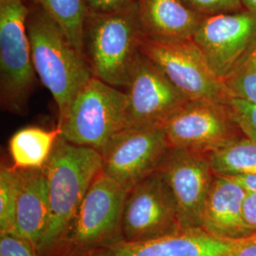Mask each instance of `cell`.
Returning <instances> with one entry per match:
<instances>
[{"label":"cell","mask_w":256,"mask_h":256,"mask_svg":"<svg viewBox=\"0 0 256 256\" xmlns=\"http://www.w3.org/2000/svg\"><path fill=\"white\" fill-rule=\"evenodd\" d=\"M28 4L32 64L37 78L54 99L59 120L93 74L84 55L70 43L54 19L36 3Z\"/></svg>","instance_id":"obj_1"},{"label":"cell","mask_w":256,"mask_h":256,"mask_svg":"<svg viewBox=\"0 0 256 256\" xmlns=\"http://www.w3.org/2000/svg\"><path fill=\"white\" fill-rule=\"evenodd\" d=\"M144 39L137 1L111 12H86L82 52L94 77L126 88Z\"/></svg>","instance_id":"obj_2"},{"label":"cell","mask_w":256,"mask_h":256,"mask_svg":"<svg viewBox=\"0 0 256 256\" xmlns=\"http://www.w3.org/2000/svg\"><path fill=\"white\" fill-rule=\"evenodd\" d=\"M101 153L60 136L43 170L46 176L50 222L37 250L52 247L70 229L84 196L102 171Z\"/></svg>","instance_id":"obj_3"},{"label":"cell","mask_w":256,"mask_h":256,"mask_svg":"<svg viewBox=\"0 0 256 256\" xmlns=\"http://www.w3.org/2000/svg\"><path fill=\"white\" fill-rule=\"evenodd\" d=\"M126 92L93 76L74 97L57 126L68 142L101 153L126 128Z\"/></svg>","instance_id":"obj_4"},{"label":"cell","mask_w":256,"mask_h":256,"mask_svg":"<svg viewBox=\"0 0 256 256\" xmlns=\"http://www.w3.org/2000/svg\"><path fill=\"white\" fill-rule=\"evenodd\" d=\"M28 14L27 0H0V102L14 114L26 112L36 82Z\"/></svg>","instance_id":"obj_5"},{"label":"cell","mask_w":256,"mask_h":256,"mask_svg":"<svg viewBox=\"0 0 256 256\" xmlns=\"http://www.w3.org/2000/svg\"><path fill=\"white\" fill-rule=\"evenodd\" d=\"M140 52L188 100L234 104L226 82L214 72L192 39L156 42L144 38Z\"/></svg>","instance_id":"obj_6"},{"label":"cell","mask_w":256,"mask_h":256,"mask_svg":"<svg viewBox=\"0 0 256 256\" xmlns=\"http://www.w3.org/2000/svg\"><path fill=\"white\" fill-rule=\"evenodd\" d=\"M169 146L210 155L244 136L232 104L188 100L164 124Z\"/></svg>","instance_id":"obj_7"},{"label":"cell","mask_w":256,"mask_h":256,"mask_svg":"<svg viewBox=\"0 0 256 256\" xmlns=\"http://www.w3.org/2000/svg\"><path fill=\"white\" fill-rule=\"evenodd\" d=\"M129 189L101 171L92 182L68 230L70 245L82 254L119 240Z\"/></svg>","instance_id":"obj_8"},{"label":"cell","mask_w":256,"mask_h":256,"mask_svg":"<svg viewBox=\"0 0 256 256\" xmlns=\"http://www.w3.org/2000/svg\"><path fill=\"white\" fill-rule=\"evenodd\" d=\"M156 170L172 194L182 230L202 229L216 176L209 156L170 147Z\"/></svg>","instance_id":"obj_9"},{"label":"cell","mask_w":256,"mask_h":256,"mask_svg":"<svg viewBox=\"0 0 256 256\" xmlns=\"http://www.w3.org/2000/svg\"><path fill=\"white\" fill-rule=\"evenodd\" d=\"M180 230L174 200L158 170L130 189L122 220L124 240L146 241Z\"/></svg>","instance_id":"obj_10"},{"label":"cell","mask_w":256,"mask_h":256,"mask_svg":"<svg viewBox=\"0 0 256 256\" xmlns=\"http://www.w3.org/2000/svg\"><path fill=\"white\" fill-rule=\"evenodd\" d=\"M169 148L164 126L126 128L102 151V171L130 190L155 172Z\"/></svg>","instance_id":"obj_11"},{"label":"cell","mask_w":256,"mask_h":256,"mask_svg":"<svg viewBox=\"0 0 256 256\" xmlns=\"http://www.w3.org/2000/svg\"><path fill=\"white\" fill-rule=\"evenodd\" d=\"M124 90L128 96L126 128L164 126L165 122L188 101L142 52Z\"/></svg>","instance_id":"obj_12"},{"label":"cell","mask_w":256,"mask_h":256,"mask_svg":"<svg viewBox=\"0 0 256 256\" xmlns=\"http://www.w3.org/2000/svg\"><path fill=\"white\" fill-rule=\"evenodd\" d=\"M256 36V14L247 9L206 16L192 41L225 82Z\"/></svg>","instance_id":"obj_13"},{"label":"cell","mask_w":256,"mask_h":256,"mask_svg":"<svg viewBox=\"0 0 256 256\" xmlns=\"http://www.w3.org/2000/svg\"><path fill=\"white\" fill-rule=\"evenodd\" d=\"M240 241L216 238L202 229L180 230L146 241L122 239L84 256H232Z\"/></svg>","instance_id":"obj_14"},{"label":"cell","mask_w":256,"mask_h":256,"mask_svg":"<svg viewBox=\"0 0 256 256\" xmlns=\"http://www.w3.org/2000/svg\"><path fill=\"white\" fill-rule=\"evenodd\" d=\"M247 192L230 178L216 174L205 204L202 229L216 238L230 241L256 234L244 218L243 204Z\"/></svg>","instance_id":"obj_15"},{"label":"cell","mask_w":256,"mask_h":256,"mask_svg":"<svg viewBox=\"0 0 256 256\" xmlns=\"http://www.w3.org/2000/svg\"><path fill=\"white\" fill-rule=\"evenodd\" d=\"M137 5L144 38L156 42L192 39L206 18L182 0H137Z\"/></svg>","instance_id":"obj_16"},{"label":"cell","mask_w":256,"mask_h":256,"mask_svg":"<svg viewBox=\"0 0 256 256\" xmlns=\"http://www.w3.org/2000/svg\"><path fill=\"white\" fill-rule=\"evenodd\" d=\"M50 200L43 168L19 169L18 194L14 234L38 248L50 222Z\"/></svg>","instance_id":"obj_17"},{"label":"cell","mask_w":256,"mask_h":256,"mask_svg":"<svg viewBox=\"0 0 256 256\" xmlns=\"http://www.w3.org/2000/svg\"><path fill=\"white\" fill-rule=\"evenodd\" d=\"M60 136L58 126L50 130L28 126L16 131L9 142L12 166L18 169L43 168Z\"/></svg>","instance_id":"obj_18"},{"label":"cell","mask_w":256,"mask_h":256,"mask_svg":"<svg viewBox=\"0 0 256 256\" xmlns=\"http://www.w3.org/2000/svg\"><path fill=\"white\" fill-rule=\"evenodd\" d=\"M208 156L216 174L224 176L256 174V144L246 135Z\"/></svg>","instance_id":"obj_19"},{"label":"cell","mask_w":256,"mask_h":256,"mask_svg":"<svg viewBox=\"0 0 256 256\" xmlns=\"http://www.w3.org/2000/svg\"><path fill=\"white\" fill-rule=\"evenodd\" d=\"M40 5L63 28L70 43L82 52V32L86 16L84 0H27Z\"/></svg>","instance_id":"obj_20"},{"label":"cell","mask_w":256,"mask_h":256,"mask_svg":"<svg viewBox=\"0 0 256 256\" xmlns=\"http://www.w3.org/2000/svg\"><path fill=\"white\" fill-rule=\"evenodd\" d=\"M225 82L234 98L256 104V36Z\"/></svg>","instance_id":"obj_21"},{"label":"cell","mask_w":256,"mask_h":256,"mask_svg":"<svg viewBox=\"0 0 256 256\" xmlns=\"http://www.w3.org/2000/svg\"><path fill=\"white\" fill-rule=\"evenodd\" d=\"M19 169L1 165L0 169V234L14 232L18 194Z\"/></svg>","instance_id":"obj_22"},{"label":"cell","mask_w":256,"mask_h":256,"mask_svg":"<svg viewBox=\"0 0 256 256\" xmlns=\"http://www.w3.org/2000/svg\"><path fill=\"white\" fill-rule=\"evenodd\" d=\"M183 3L194 12L210 16L220 14L234 12L245 10L241 0H182Z\"/></svg>","instance_id":"obj_23"},{"label":"cell","mask_w":256,"mask_h":256,"mask_svg":"<svg viewBox=\"0 0 256 256\" xmlns=\"http://www.w3.org/2000/svg\"><path fill=\"white\" fill-rule=\"evenodd\" d=\"M232 108L244 134L256 144V104L234 98Z\"/></svg>","instance_id":"obj_24"},{"label":"cell","mask_w":256,"mask_h":256,"mask_svg":"<svg viewBox=\"0 0 256 256\" xmlns=\"http://www.w3.org/2000/svg\"><path fill=\"white\" fill-rule=\"evenodd\" d=\"M36 250L30 241L14 232L1 234L0 256H38Z\"/></svg>","instance_id":"obj_25"},{"label":"cell","mask_w":256,"mask_h":256,"mask_svg":"<svg viewBox=\"0 0 256 256\" xmlns=\"http://www.w3.org/2000/svg\"><path fill=\"white\" fill-rule=\"evenodd\" d=\"M137 0H84L86 12H111L126 8Z\"/></svg>","instance_id":"obj_26"},{"label":"cell","mask_w":256,"mask_h":256,"mask_svg":"<svg viewBox=\"0 0 256 256\" xmlns=\"http://www.w3.org/2000/svg\"><path fill=\"white\" fill-rule=\"evenodd\" d=\"M243 212L248 226L256 232V192L248 191L243 204Z\"/></svg>","instance_id":"obj_27"},{"label":"cell","mask_w":256,"mask_h":256,"mask_svg":"<svg viewBox=\"0 0 256 256\" xmlns=\"http://www.w3.org/2000/svg\"><path fill=\"white\" fill-rule=\"evenodd\" d=\"M232 256H256V234L242 239Z\"/></svg>","instance_id":"obj_28"},{"label":"cell","mask_w":256,"mask_h":256,"mask_svg":"<svg viewBox=\"0 0 256 256\" xmlns=\"http://www.w3.org/2000/svg\"><path fill=\"white\" fill-rule=\"evenodd\" d=\"M234 182L240 184L247 191L256 192V174H245L238 176H227Z\"/></svg>","instance_id":"obj_29"},{"label":"cell","mask_w":256,"mask_h":256,"mask_svg":"<svg viewBox=\"0 0 256 256\" xmlns=\"http://www.w3.org/2000/svg\"><path fill=\"white\" fill-rule=\"evenodd\" d=\"M245 9L256 14V0H241Z\"/></svg>","instance_id":"obj_30"}]
</instances>
